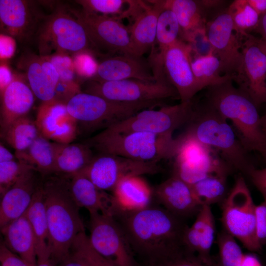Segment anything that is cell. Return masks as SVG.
Wrapping results in <instances>:
<instances>
[{
  "label": "cell",
  "instance_id": "cell-24",
  "mask_svg": "<svg viewBox=\"0 0 266 266\" xmlns=\"http://www.w3.org/2000/svg\"><path fill=\"white\" fill-rule=\"evenodd\" d=\"M0 134L17 119L26 116L34 102V95L20 77L13 81L0 94Z\"/></svg>",
  "mask_w": 266,
  "mask_h": 266
},
{
  "label": "cell",
  "instance_id": "cell-27",
  "mask_svg": "<svg viewBox=\"0 0 266 266\" xmlns=\"http://www.w3.org/2000/svg\"><path fill=\"white\" fill-rule=\"evenodd\" d=\"M0 230L4 237L3 243L7 247L30 266H35L37 262L35 237L26 212Z\"/></svg>",
  "mask_w": 266,
  "mask_h": 266
},
{
  "label": "cell",
  "instance_id": "cell-42",
  "mask_svg": "<svg viewBox=\"0 0 266 266\" xmlns=\"http://www.w3.org/2000/svg\"><path fill=\"white\" fill-rule=\"evenodd\" d=\"M182 40L190 47L193 56H205L213 54L211 44L208 39L206 25L192 31L182 33Z\"/></svg>",
  "mask_w": 266,
  "mask_h": 266
},
{
  "label": "cell",
  "instance_id": "cell-2",
  "mask_svg": "<svg viewBox=\"0 0 266 266\" xmlns=\"http://www.w3.org/2000/svg\"><path fill=\"white\" fill-rule=\"evenodd\" d=\"M206 101L232 123L241 144L249 153L266 159V137L258 107L244 91L233 85L232 78L206 88Z\"/></svg>",
  "mask_w": 266,
  "mask_h": 266
},
{
  "label": "cell",
  "instance_id": "cell-50",
  "mask_svg": "<svg viewBox=\"0 0 266 266\" xmlns=\"http://www.w3.org/2000/svg\"><path fill=\"white\" fill-rule=\"evenodd\" d=\"M14 39L7 35L0 34V57L1 58H9L15 50Z\"/></svg>",
  "mask_w": 266,
  "mask_h": 266
},
{
  "label": "cell",
  "instance_id": "cell-46",
  "mask_svg": "<svg viewBox=\"0 0 266 266\" xmlns=\"http://www.w3.org/2000/svg\"><path fill=\"white\" fill-rule=\"evenodd\" d=\"M75 70L80 75L91 78L96 72L97 65H95L92 57L86 52L78 53L73 61Z\"/></svg>",
  "mask_w": 266,
  "mask_h": 266
},
{
  "label": "cell",
  "instance_id": "cell-4",
  "mask_svg": "<svg viewBox=\"0 0 266 266\" xmlns=\"http://www.w3.org/2000/svg\"><path fill=\"white\" fill-rule=\"evenodd\" d=\"M184 133L217 151L233 168L248 175L254 166L234 129L207 101L194 104Z\"/></svg>",
  "mask_w": 266,
  "mask_h": 266
},
{
  "label": "cell",
  "instance_id": "cell-56",
  "mask_svg": "<svg viewBox=\"0 0 266 266\" xmlns=\"http://www.w3.org/2000/svg\"><path fill=\"white\" fill-rule=\"evenodd\" d=\"M15 155L11 153L3 144L0 145V163L15 161Z\"/></svg>",
  "mask_w": 266,
  "mask_h": 266
},
{
  "label": "cell",
  "instance_id": "cell-36",
  "mask_svg": "<svg viewBox=\"0 0 266 266\" xmlns=\"http://www.w3.org/2000/svg\"><path fill=\"white\" fill-rule=\"evenodd\" d=\"M181 30L177 18L170 10L164 8L157 22L156 42L161 54L167 47L174 43L181 35Z\"/></svg>",
  "mask_w": 266,
  "mask_h": 266
},
{
  "label": "cell",
  "instance_id": "cell-39",
  "mask_svg": "<svg viewBox=\"0 0 266 266\" xmlns=\"http://www.w3.org/2000/svg\"><path fill=\"white\" fill-rule=\"evenodd\" d=\"M75 1L81 6L82 11L84 12L107 16L120 14L119 18L121 19L125 14L122 10L123 7L129 0H78Z\"/></svg>",
  "mask_w": 266,
  "mask_h": 266
},
{
  "label": "cell",
  "instance_id": "cell-51",
  "mask_svg": "<svg viewBox=\"0 0 266 266\" xmlns=\"http://www.w3.org/2000/svg\"><path fill=\"white\" fill-rule=\"evenodd\" d=\"M0 88L1 94L13 81L14 76H13L8 67L3 64H1L0 65Z\"/></svg>",
  "mask_w": 266,
  "mask_h": 266
},
{
  "label": "cell",
  "instance_id": "cell-9",
  "mask_svg": "<svg viewBox=\"0 0 266 266\" xmlns=\"http://www.w3.org/2000/svg\"><path fill=\"white\" fill-rule=\"evenodd\" d=\"M256 206L244 178L239 176L225 199L222 221L225 230L251 251L262 247L257 236Z\"/></svg>",
  "mask_w": 266,
  "mask_h": 266
},
{
  "label": "cell",
  "instance_id": "cell-49",
  "mask_svg": "<svg viewBox=\"0 0 266 266\" xmlns=\"http://www.w3.org/2000/svg\"><path fill=\"white\" fill-rule=\"evenodd\" d=\"M252 182L266 199V167L258 169L255 167L250 170L247 175Z\"/></svg>",
  "mask_w": 266,
  "mask_h": 266
},
{
  "label": "cell",
  "instance_id": "cell-22",
  "mask_svg": "<svg viewBox=\"0 0 266 266\" xmlns=\"http://www.w3.org/2000/svg\"><path fill=\"white\" fill-rule=\"evenodd\" d=\"M37 172L33 168L25 171L1 197L0 228L21 216L29 207L39 185Z\"/></svg>",
  "mask_w": 266,
  "mask_h": 266
},
{
  "label": "cell",
  "instance_id": "cell-31",
  "mask_svg": "<svg viewBox=\"0 0 266 266\" xmlns=\"http://www.w3.org/2000/svg\"><path fill=\"white\" fill-rule=\"evenodd\" d=\"M17 160L43 175L54 173L55 152L53 142L40 134L25 150L15 152Z\"/></svg>",
  "mask_w": 266,
  "mask_h": 266
},
{
  "label": "cell",
  "instance_id": "cell-20",
  "mask_svg": "<svg viewBox=\"0 0 266 266\" xmlns=\"http://www.w3.org/2000/svg\"><path fill=\"white\" fill-rule=\"evenodd\" d=\"M18 66L26 73L29 85L36 97L42 102L54 99L59 76L46 57L26 52Z\"/></svg>",
  "mask_w": 266,
  "mask_h": 266
},
{
  "label": "cell",
  "instance_id": "cell-35",
  "mask_svg": "<svg viewBox=\"0 0 266 266\" xmlns=\"http://www.w3.org/2000/svg\"><path fill=\"white\" fill-rule=\"evenodd\" d=\"M227 175H214L191 185L196 199L201 207L218 202L226 196Z\"/></svg>",
  "mask_w": 266,
  "mask_h": 266
},
{
  "label": "cell",
  "instance_id": "cell-23",
  "mask_svg": "<svg viewBox=\"0 0 266 266\" xmlns=\"http://www.w3.org/2000/svg\"><path fill=\"white\" fill-rule=\"evenodd\" d=\"M70 178L68 186L71 196L79 207H84L90 214L99 213L115 217L119 212L113 196L97 187L89 179L79 173Z\"/></svg>",
  "mask_w": 266,
  "mask_h": 266
},
{
  "label": "cell",
  "instance_id": "cell-5",
  "mask_svg": "<svg viewBox=\"0 0 266 266\" xmlns=\"http://www.w3.org/2000/svg\"><path fill=\"white\" fill-rule=\"evenodd\" d=\"M86 143L100 154L158 163L174 157L178 139L171 135L145 132L118 133L104 130L90 138Z\"/></svg>",
  "mask_w": 266,
  "mask_h": 266
},
{
  "label": "cell",
  "instance_id": "cell-55",
  "mask_svg": "<svg viewBox=\"0 0 266 266\" xmlns=\"http://www.w3.org/2000/svg\"><path fill=\"white\" fill-rule=\"evenodd\" d=\"M254 30L260 35V38L266 42V13L260 16L258 24Z\"/></svg>",
  "mask_w": 266,
  "mask_h": 266
},
{
  "label": "cell",
  "instance_id": "cell-30",
  "mask_svg": "<svg viewBox=\"0 0 266 266\" xmlns=\"http://www.w3.org/2000/svg\"><path fill=\"white\" fill-rule=\"evenodd\" d=\"M26 213L35 235L37 259L51 257L42 184L38 186Z\"/></svg>",
  "mask_w": 266,
  "mask_h": 266
},
{
  "label": "cell",
  "instance_id": "cell-38",
  "mask_svg": "<svg viewBox=\"0 0 266 266\" xmlns=\"http://www.w3.org/2000/svg\"><path fill=\"white\" fill-rule=\"evenodd\" d=\"M235 238L225 230L218 236L220 266H239L244 254Z\"/></svg>",
  "mask_w": 266,
  "mask_h": 266
},
{
  "label": "cell",
  "instance_id": "cell-28",
  "mask_svg": "<svg viewBox=\"0 0 266 266\" xmlns=\"http://www.w3.org/2000/svg\"><path fill=\"white\" fill-rule=\"evenodd\" d=\"M112 191L119 213L146 208L151 205L153 197V189L139 176H130L122 179Z\"/></svg>",
  "mask_w": 266,
  "mask_h": 266
},
{
  "label": "cell",
  "instance_id": "cell-52",
  "mask_svg": "<svg viewBox=\"0 0 266 266\" xmlns=\"http://www.w3.org/2000/svg\"><path fill=\"white\" fill-rule=\"evenodd\" d=\"M61 264L60 266H90L84 259L73 253H70L69 256Z\"/></svg>",
  "mask_w": 266,
  "mask_h": 266
},
{
  "label": "cell",
  "instance_id": "cell-1",
  "mask_svg": "<svg viewBox=\"0 0 266 266\" xmlns=\"http://www.w3.org/2000/svg\"><path fill=\"white\" fill-rule=\"evenodd\" d=\"M132 251L154 266L180 251L187 227L181 218L163 207L150 205L133 211H121L114 217Z\"/></svg>",
  "mask_w": 266,
  "mask_h": 266
},
{
  "label": "cell",
  "instance_id": "cell-37",
  "mask_svg": "<svg viewBox=\"0 0 266 266\" xmlns=\"http://www.w3.org/2000/svg\"><path fill=\"white\" fill-rule=\"evenodd\" d=\"M232 16L233 29L240 36L245 37L248 32L255 30L260 16L249 4L247 0H235L228 8Z\"/></svg>",
  "mask_w": 266,
  "mask_h": 266
},
{
  "label": "cell",
  "instance_id": "cell-60",
  "mask_svg": "<svg viewBox=\"0 0 266 266\" xmlns=\"http://www.w3.org/2000/svg\"><path fill=\"white\" fill-rule=\"evenodd\" d=\"M261 39V38H260ZM261 40L262 41V42H263L265 47L266 48V42L264 41V40H263L262 39H261Z\"/></svg>",
  "mask_w": 266,
  "mask_h": 266
},
{
  "label": "cell",
  "instance_id": "cell-10",
  "mask_svg": "<svg viewBox=\"0 0 266 266\" xmlns=\"http://www.w3.org/2000/svg\"><path fill=\"white\" fill-rule=\"evenodd\" d=\"M155 75L164 74L177 92L181 102L190 101L200 89L191 67V50L184 41L178 39L161 54L149 60Z\"/></svg>",
  "mask_w": 266,
  "mask_h": 266
},
{
  "label": "cell",
  "instance_id": "cell-3",
  "mask_svg": "<svg viewBox=\"0 0 266 266\" xmlns=\"http://www.w3.org/2000/svg\"><path fill=\"white\" fill-rule=\"evenodd\" d=\"M42 185L51 258L61 264L69 256L75 239L85 227L66 179L52 178Z\"/></svg>",
  "mask_w": 266,
  "mask_h": 266
},
{
  "label": "cell",
  "instance_id": "cell-29",
  "mask_svg": "<svg viewBox=\"0 0 266 266\" xmlns=\"http://www.w3.org/2000/svg\"><path fill=\"white\" fill-rule=\"evenodd\" d=\"M55 152L54 172L66 176L77 173L86 167L94 156L92 148L85 144L53 142Z\"/></svg>",
  "mask_w": 266,
  "mask_h": 266
},
{
  "label": "cell",
  "instance_id": "cell-41",
  "mask_svg": "<svg viewBox=\"0 0 266 266\" xmlns=\"http://www.w3.org/2000/svg\"><path fill=\"white\" fill-rule=\"evenodd\" d=\"M31 168H33L18 160L0 163L1 197L16 182L25 171Z\"/></svg>",
  "mask_w": 266,
  "mask_h": 266
},
{
  "label": "cell",
  "instance_id": "cell-19",
  "mask_svg": "<svg viewBox=\"0 0 266 266\" xmlns=\"http://www.w3.org/2000/svg\"><path fill=\"white\" fill-rule=\"evenodd\" d=\"M130 79L148 82L157 81L149 61L129 54L105 57L98 64L91 80L102 82Z\"/></svg>",
  "mask_w": 266,
  "mask_h": 266
},
{
  "label": "cell",
  "instance_id": "cell-58",
  "mask_svg": "<svg viewBox=\"0 0 266 266\" xmlns=\"http://www.w3.org/2000/svg\"><path fill=\"white\" fill-rule=\"evenodd\" d=\"M51 257H49L42 259H37L35 266H60Z\"/></svg>",
  "mask_w": 266,
  "mask_h": 266
},
{
  "label": "cell",
  "instance_id": "cell-44",
  "mask_svg": "<svg viewBox=\"0 0 266 266\" xmlns=\"http://www.w3.org/2000/svg\"><path fill=\"white\" fill-rule=\"evenodd\" d=\"M45 57L55 67L60 80L74 81L75 67L73 61L67 54L57 53Z\"/></svg>",
  "mask_w": 266,
  "mask_h": 266
},
{
  "label": "cell",
  "instance_id": "cell-32",
  "mask_svg": "<svg viewBox=\"0 0 266 266\" xmlns=\"http://www.w3.org/2000/svg\"><path fill=\"white\" fill-rule=\"evenodd\" d=\"M191 64L200 91L232 78L223 74L220 60L213 53L205 56H192L191 54Z\"/></svg>",
  "mask_w": 266,
  "mask_h": 266
},
{
  "label": "cell",
  "instance_id": "cell-48",
  "mask_svg": "<svg viewBox=\"0 0 266 266\" xmlns=\"http://www.w3.org/2000/svg\"><path fill=\"white\" fill-rule=\"evenodd\" d=\"M0 266H30L26 261L8 249L3 242L0 246Z\"/></svg>",
  "mask_w": 266,
  "mask_h": 266
},
{
  "label": "cell",
  "instance_id": "cell-17",
  "mask_svg": "<svg viewBox=\"0 0 266 266\" xmlns=\"http://www.w3.org/2000/svg\"><path fill=\"white\" fill-rule=\"evenodd\" d=\"M206 31L213 54L220 60L224 75L233 80L238 74L242 63V44L233 29L228 9L206 23Z\"/></svg>",
  "mask_w": 266,
  "mask_h": 266
},
{
  "label": "cell",
  "instance_id": "cell-43",
  "mask_svg": "<svg viewBox=\"0 0 266 266\" xmlns=\"http://www.w3.org/2000/svg\"><path fill=\"white\" fill-rule=\"evenodd\" d=\"M151 266H220L214 262H207L186 248L179 251L168 260Z\"/></svg>",
  "mask_w": 266,
  "mask_h": 266
},
{
  "label": "cell",
  "instance_id": "cell-26",
  "mask_svg": "<svg viewBox=\"0 0 266 266\" xmlns=\"http://www.w3.org/2000/svg\"><path fill=\"white\" fill-rule=\"evenodd\" d=\"M151 1V5L145 3L129 29L133 53L139 57L155 44L158 19L164 9L162 0Z\"/></svg>",
  "mask_w": 266,
  "mask_h": 266
},
{
  "label": "cell",
  "instance_id": "cell-18",
  "mask_svg": "<svg viewBox=\"0 0 266 266\" xmlns=\"http://www.w3.org/2000/svg\"><path fill=\"white\" fill-rule=\"evenodd\" d=\"M38 3L33 0H0L2 34L12 37L21 44L33 41L38 28L46 16L40 10Z\"/></svg>",
  "mask_w": 266,
  "mask_h": 266
},
{
  "label": "cell",
  "instance_id": "cell-15",
  "mask_svg": "<svg viewBox=\"0 0 266 266\" xmlns=\"http://www.w3.org/2000/svg\"><path fill=\"white\" fill-rule=\"evenodd\" d=\"M90 215L88 237L93 249L115 266H136L133 251L116 219L99 213Z\"/></svg>",
  "mask_w": 266,
  "mask_h": 266
},
{
  "label": "cell",
  "instance_id": "cell-14",
  "mask_svg": "<svg viewBox=\"0 0 266 266\" xmlns=\"http://www.w3.org/2000/svg\"><path fill=\"white\" fill-rule=\"evenodd\" d=\"M156 162H144L108 154H100L78 172L103 191H112L122 179L130 176L154 174L161 172Z\"/></svg>",
  "mask_w": 266,
  "mask_h": 266
},
{
  "label": "cell",
  "instance_id": "cell-47",
  "mask_svg": "<svg viewBox=\"0 0 266 266\" xmlns=\"http://www.w3.org/2000/svg\"><path fill=\"white\" fill-rule=\"evenodd\" d=\"M255 215L257 236L262 246L266 243V199L256 206Z\"/></svg>",
  "mask_w": 266,
  "mask_h": 266
},
{
  "label": "cell",
  "instance_id": "cell-21",
  "mask_svg": "<svg viewBox=\"0 0 266 266\" xmlns=\"http://www.w3.org/2000/svg\"><path fill=\"white\" fill-rule=\"evenodd\" d=\"M153 191V197L163 208L181 218L194 214L200 208L191 185L174 174L156 186Z\"/></svg>",
  "mask_w": 266,
  "mask_h": 266
},
{
  "label": "cell",
  "instance_id": "cell-34",
  "mask_svg": "<svg viewBox=\"0 0 266 266\" xmlns=\"http://www.w3.org/2000/svg\"><path fill=\"white\" fill-rule=\"evenodd\" d=\"M39 134L35 121L26 116L12 123L1 136L15 152H19L28 148Z\"/></svg>",
  "mask_w": 266,
  "mask_h": 266
},
{
  "label": "cell",
  "instance_id": "cell-25",
  "mask_svg": "<svg viewBox=\"0 0 266 266\" xmlns=\"http://www.w3.org/2000/svg\"><path fill=\"white\" fill-rule=\"evenodd\" d=\"M34 121L40 134L56 142L70 135L76 125L66 105L53 100L42 102Z\"/></svg>",
  "mask_w": 266,
  "mask_h": 266
},
{
  "label": "cell",
  "instance_id": "cell-6",
  "mask_svg": "<svg viewBox=\"0 0 266 266\" xmlns=\"http://www.w3.org/2000/svg\"><path fill=\"white\" fill-rule=\"evenodd\" d=\"M162 102H122L99 96L80 92L66 104L68 114L76 121L78 130H102L144 109L161 105Z\"/></svg>",
  "mask_w": 266,
  "mask_h": 266
},
{
  "label": "cell",
  "instance_id": "cell-16",
  "mask_svg": "<svg viewBox=\"0 0 266 266\" xmlns=\"http://www.w3.org/2000/svg\"><path fill=\"white\" fill-rule=\"evenodd\" d=\"M245 38L241 66L233 81L258 107L266 103V48L260 38L250 34Z\"/></svg>",
  "mask_w": 266,
  "mask_h": 266
},
{
  "label": "cell",
  "instance_id": "cell-8",
  "mask_svg": "<svg viewBox=\"0 0 266 266\" xmlns=\"http://www.w3.org/2000/svg\"><path fill=\"white\" fill-rule=\"evenodd\" d=\"M177 139L173 174L190 185L211 175L228 176L232 167L215 150L184 133Z\"/></svg>",
  "mask_w": 266,
  "mask_h": 266
},
{
  "label": "cell",
  "instance_id": "cell-33",
  "mask_svg": "<svg viewBox=\"0 0 266 266\" xmlns=\"http://www.w3.org/2000/svg\"><path fill=\"white\" fill-rule=\"evenodd\" d=\"M162 2L164 8L171 10L175 15L181 28V34L206 25L198 0H162Z\"/></svg>",
  "mask_w": 266,
  "mask_h": 266
},
{
  "label": "cell",
  "instance_id": "cell-11",
  "mask_svg": "<svg viewBox=\"0 0 266 266\" xmlns=\"http://www.w3.org/2000/svg\"><path fill=\"white\" fill-rule=\"evenodd\" d=\"M117 102H162L179 97L167 79L154 82L130 79L98 82L90 80L86 92Z\"/></svg>",
  "mask_w": 266,
  "mask_h": 266
},
{
  "label": "cell",
  "instance_id": "cell-59",
  "mask_svg": "<svg viewBox=\"0 0 266 266\" xmlns=\"http://www.w3.org/2000/svg\"><path fill=\"white\" fill-rule=\"evenodd\" d=\"M263 131L266 137V113L261 118Z\"/></svg>",
  "mask_w": 266,
  "mask_h": 266
},
{
  "label": "cell",
  "instance_id": "cell-45",
  "mask_svg": "<svg viewBox=\"0 0 266 266\" xmlns=\"http://www.w3.org/2000/svg\"><path fill=\"white\" fill-rule=\"evenodd\" d=\"M80 92L79 86L75 81L59 79L53 100L66 105L73 97Z\"/></svg>",
  "mask_w": 266,
  "mask_h": 266
},
{
  "label": "cell",
  "instance_id": "cell-12",
  "mask_svg": "<svg viewBox=\"0 0 266 266\" xmlns=\"http://www.w3.org/2000/svg\"><path fill=\"white\" fill-rule=\"evenodd\" d=\"M194 106L192 100L163 106L158 110L144 109L104 130L118 133L145 132L172 136L174 131L189 120Z\"/></svg>",
  "mask_w": 266,
  "mask_h": 266
},
{
  "label": "cell",
  "instance_id": "cell-7",
  "mask_svg": "<svg viewBox=\"0 0 266 266\" xmlns=\"http://www.w3.org/2000/svg\"><path fill=\"white\" fill-rule=\"evenodd\" d=\"M39 55L79 53L93 51L82 24L70 9L57 7L41 21L33 39Z\"/></svg>",
  "mask_w": 266,
  "mask_h": 266
},
{
  "label": "cell",
  "instance_id": "cell-54",
  "mask_svg": "<svg viewBox=\"0 0 266 266\" xmlns=\"http://www.w3.org/2000/svg\"><path fill=\"white\" fill-rule=\"evenodd\" d=\"M247 1L260 16L266 13V0H247Z\"/></svg>",
  "mask_w": 266,
  "mask_h": 266
},
{
  "label": "cell",
  "instance_id": "cell-13",
  "mask_svg": "<svg viewBox=\"0 0 266 266\" xmlns=\"http://www.w3.org/2000/svg\"><path fill=\"white\" fill-rule=\"evenodd\" d=\"M70 10L84 27L94 51L107 56L115 53L133 55L129 29L118 16Z\"/></svg>",
  "mask_w": 266,
  "mask_h": 266
},
{
  "label": "cell",
  "instance_id": "cell-40",
  "mask_svg": "<svg viewBox=\"0 0 266 266\" xmlns=\"http://www.w3.org/2000/svg\"><path fill=\"white\" fill-rule=\"evenodd\" d=\"M71 253L82 257L90 266H115L93 249L85 232L77 235L72 244Z\"/></svg>",
  "mask_w": 266,
  "mask_h": 266
},
{
  "label": "cell",
  "instance_id": "cell-53",
  "mask_svg": "<svg viewBox=\"0 0 266 266\" xmlns=\"http://www.w3.org/2000/svg\"><path fill=\"white\" fill-rule=\"evenodd\" d=\"M239 266H262L258 258L250 254H244Z\"/></svg>",
  "mask_w": 266,
  "mask_h": 266
},
{
  "label": "cell",
  "instance_id": "cell-57",
  "mask_svg": "<svg viewBox=\"0 0 266 266\" xmlns=\"http://www.w3.org/2000/svg\"><path fill=\"white\" fill-rule=\"evenodd\" d=\"M198 2L202 8L203 7L211 8L220 6L223 1L217 0H198Z\"/></svg>",
  "mask_w": 266,
  "mask_h": 266
}]
</instances>
